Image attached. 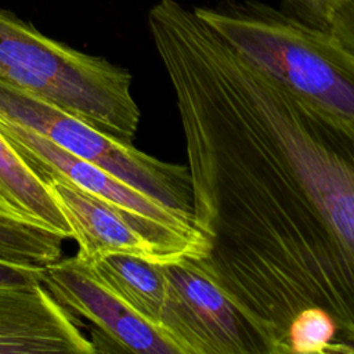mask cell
Returning a JSON list of instances; mask_svg holds the SVG:
<instances>
[{
	"instance_id": "obj_1",
	"label": "cell",
	"mask_w": 354,
	"mask_h": 354,
	"mask_svg": "<svg viewBox=\"0 0 354 354\" xmlns=\"http://www.w3.org/2000/svg\"><path fill=\"white\" fill-rule=\"evenodd\" d=\"M185 140L192 263L227 296L268 354H289L290 319L319 307L354 353V118L288 88L194 11L148 12Z\"/></svg>"
},
{
	"instance_id": "obj_2",
	"label": "cell",
	"mask_w": 354,
	"mask_h": 354,
	"mask_svg": "<svg viewBox=\"0 0 354 354\" xmlns=\"http://www.w3.org/2000/svg\"><path fill=\"white\" fill-rule=\"evenodd\" d=\"M0 80L133 144L141 113L131 95V73L104 57L46 36L4 8H0Z\"/></svg>"
},
{
	"instance_id": "obj_3",
	"label": "cell",
	"mask_w": 354,
	"mask_h": 354,
	"mask_svg": "<svg viewBox=\"0 0 354 354\" xmlns=\"http://www.w3.org/2000/svg\"><path fill=\"white\" fill-rule=\"evenodd\" d=\"M194 11L292 91L354 118V55L329 29L257 0L195 7Z\"/></svg>"
},
{
	"instance_id": "obj_4",
	"label": "cell",
	"mask_w": 354,
	"mask_h": 354,
	"mask_svg": "<svg viewBox=\"0 0 354 354\" xmlns=\"http://www.w3.org/2000/svg\"><path fill=\"white\" fill-rule=\"evenodd\" d=\"M0 116L35 130L69 153L102 167L156 201L192 213L188 167L147 155L57 105L0 80Z\"/></svg>"
},
{
	"instance_id": "obj_5",
	"label": "cell",
	"mask_w": 354,
	"mask_h": 354,
	"mask_svg": "<svg viewBox=\"0 0 354 354\" xmlns=\"http://www.w3.org/2000/svg\"><path fill=\"white\" fill-rule=\"evenodd\" d=\"M0 133L35 173H55L133 217L192 248L198 260L207 253V239L194 214L180 212L138 191L116 176L59 148L48 138L0 116Z\"/></svg>"
},
{
	"instance_id": "obj_6",
	"label": "cell",
	"mask_w": 354,
	"mask_h": 354,
	"mask_svg": "<svg viewBox=\"0 0 354 354\" xmlns=\"http://www.w3.org/2000/svg\"><path fill=\"white\" fill-rule=\"evenodd\" d=\"M69 223L84 261L124 253L156 264L198 260L196 252L55 173H36Z\"/></svg>"
},
{
	"instance_id": "obj_7",
	"label": "cell",
	"mask_w": 354,
	"mask_h": 354,
	"mask_svg": "<svg viewBox=\"0 0 354 354\" xmlns=\"http://www.w3.org/2000/svg\"><path fill=\"white\" fill-rule=\"evenodd\" d=\"M43 285L71 313H76L118 346L140 354H180L166 333L138 314L77 256L44 266Z\"/></svg>"
},
{
	"instance_id": "obj_8",
	"label": "cell",
	"mask_w": 354,
	"mask_h": 354,
	"mask_svg": "<svg viewBox=\"0 0 354 354\" xmlns=\"http://www.w3.org/2000/svg\"><path fill=\"white\" fill-rule=\"evenodd\" d=\"M93 354L95 346L43 283L0 285V354Z\"/></svg>"
},
{
	"instance_id": "obj_9",
	"label": "cell",
	"mask_w": 354,
	"mask_h": 354,
	"mask_svg": "<svg viewBox=\"0 0 354 354\" xmlns=\"http://www.w3.org/2000/svg\"><path fill=\"white\" fill-rule=\"evenodd\" d=\"M166 267L180 293L189 354L266 353L250 325L192 260Z\"/></svg>"
},
{
	"instance_id": "obj_10",
	"label": "cell",
	"mask_w": 354,
	"mask_h": 354,
	"mask_svg": "<svg viewBox=\"0 0 354 354\" xmlns=\"http://www.w3.org/2000/svg\"><path fill=\"white\" fill-rule=\"evenodd\" d=\"M86 263L129 306L162 329L170 339L167 322L171 310L173 283L166 264L151 263L124 253H108Z\"/></svg>"
},
{
	"instance_id": "obj_11",
	"label": "cell",
	"mask_w": 354,
	"mask_h": 354,
	"mask_svg": "<svg viewBox=\"0 0 354 354\" xmlns=\"http://www.w3.org/2000/svg\"><path fill=\"white\" fill-rule=\"evenodd\" d=\"M0 221L26 223L73 239V232L44 181L0 133Z\"/></svg>"
},
{
	"instance_id": "obj_12",
	"label": "cell",
	"mask_w": 354,
	"mask_h": 354,
	"mask_svg": "<svg viewBox=\"0 0 354 354\" xmlns=\"http://www.w3.org/2000/svg\"><path fill=\"white\" fill-rule=\"evenodd\" d=\"M65 238L48 228L0 221V259L21 264L47 266L61 259Z\"/></svg>"
},
{
	"instance_id": "obj_13",
	"label": "cell",
	"mask_w": 354,
	"mask_h": 354,
	"mask_svg": "<svg viewBox=\"0 0 354 354\" xmlns=\"http://www.w3.org/2000/svg\"><path fill=\"white\" fill-rule=\"evenodd\" d=\"M337 336V325L329 313L319 307H306L289 322L286 332L289 354L342 353L336 343Z\"/></svg>"
},
{
	"instance_id": "obj_14",
	"label": "cell",
	"mask_w": 354,
	"mask_h": 354,
	"mask_svg": "<svg viewBox=\"0 0 354 354\" xmlns=\"http://www.w3.org/2000/svg\"><path fill=\"white\" fill-rule=\"evenodd\" d=\"M297 4V17L315 26H329L333 15L350 0H293Z\"/></svg>"
},
{
	"instance_id": "obj_15",
	"label": "cell",
	"mask_w": 354,
	"mask_h": 354,
	"mask_svg": "<svg viewBox=\"0 0 354 354\" xmlns=\"http://www.w3.org/2000/svg\"><path fill=\"white\" fill-rule=\"evenodd\" d=\"M44 266L21 264L0 259V285L43 283Z\"/></svg>"
},
{
	"instance_id": "obj_16",
	"label": "cell",
	"mask_w": 354,
	"mask_h": 354,
	"mask_svg": "<svg viewBox=\"0 0 354 354\" xmlns=\"http://www.w3.org/2000/svg\"><path fill=\"white\" fill-rule=\"evenodd\" d=\"M328 29L354 55V0L347 1L332 18Z\"/></svg>"
}]
</instances>
